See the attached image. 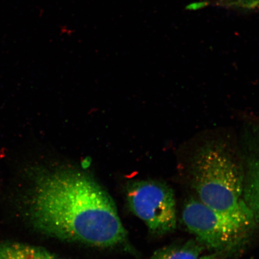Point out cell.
<instances>
[{"mask_svg": "<svg viewBox=\"0 0 259 259\" xmlns=\"http://www.w3.org/2000/svg\"><path fill=\"white\" fill-rule=\"evenodd\" d=\"M28 206L32 225L53 237L99 247L125 240V229L111 196L80 171L61 170L38 175Z\"/></svg>", "mask_w": 259, "mask_h": 259, "instance_id": "1", "label": "cell"}, {"mask_svg": "<svg viewBox=\"0 0 259 259\" xmlns=\"http://www.w3.org/2000/svg\"><path fill=\"white\" fill-rule=\"evenodd\" d=\"M193 139L191 174L198 199L217 211L253 226L254 216L243 197L245 174L234 137L229 132L215 130Z\"/></svg>", "mask_w": 259, "mask_h": 259, "instance_id": "2", "label": "cell"}, {"mask_svg": "<svg viewBox=\"0 0 259 259\" xmlns=\"http://www.w3.org/2000/svg\"><path fill=\"white\" fill-rule=\"evenodd\" d=\"M182 218L189 231L203 247L223 252L236 247L251 227L226 213L190 199L184 206Z\"/></svg>", "mask_w": 259, "mask_h": 259, "instance_id": "3", "label": "cell"}, {"mask_svg": "<svg viewBox=\"0 0 259 259\" xmlns=\"http://www.w3.org/2000/svg\"><path fill=\"white\" fill-rule=\"evenodd\" d=\"M130 208L155 234L164 235L177 227L176 197L171 188L155 181H135L127 188Z\"/></svg>", "mask_w": 259, "mask_h": 259, "instance_id": "4", "label": "cell"}, {"mask_svg": "<svg viewBox=\"0 0 259 259\" xmlns=\"http://www.w3.org/2000/svg\"><path fill=\"white\" fill-rule=\"evenodd\" d=\"M243 197L255 222L259 223V150L248 160Z\"/></svg>", "mask_w": 259, "mask_h": 259, "instance_id": "5", "label": "cell"}, {"mask_svg": "<svg viewBox=\"0 0 259 259\" xmlns=\"http://www.w3.org/2000/svg\"><path fill=\"white\" fill-rule=\"evenodd\" d=\"M0 259H63L45 249L19 242L0 244Z\"/></svg>", "mask_w": 259, "mask_h": 259, "instance_id": "6", "label": "cell"}, {"mask_svg": "<svg viewBox=\"0 0 259 259\" xmlns=\"http://www.w3.org/2000/svg\"><path fill=\"white\" fill-rule=\"evenodd\" d=\"M203 246L197 240L174 245L157 251L151 259H199Z\"/></svg>", "mask_w": 259, "mask_h": 259, "instance_id": "7", "label": "cell"}, {"mask_svg": "<svg viewBox=\"0 0 259 259\" xmlns=\"http://www.w3.org/2000/svg\"><path fill=\"white\" fill-rule=\"evenodd\" d=\"M235 7L248 10H259V0H242Z\"/></svg>", "mask_w": 259, "mask_h": 259, "instance_id": "8", "label": "cell"}, {"mask_svg": "<svg viewBox=\"0 0 259 259\" xmlns=\"http://www.w3.org/2000/svg\"><path fill=\"white\" fill-rule=\"evenodd\" d=\"M199 259H223V258L221 257L220 252H215V253L213 254L200 256Z\"/></svg>", "mask_w": 259, "mask_h": 259, "instance_id": "9", "label": "cell"}, {"mask_svg": "<svg viewBox=\"0 0 259 259\" xmlns=\"http://www.w3.org/2000/svg\"><path fill=\"white\" fill-rule=\"evenodd\" d=\"M241 1L242 0H228V3H227V5L234 6L236 4V3H238Z\"/></svg>", "mask_w": 259, "mask_h": 259, "instance_id": "10", "label": "cell"}]
</instances>
